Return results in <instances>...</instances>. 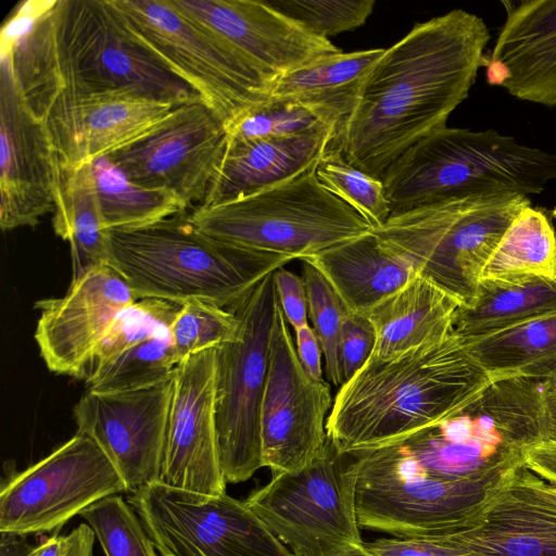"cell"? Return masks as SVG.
I'll return each mask as SVG.
<instances>
[{"mask_svg": "<svg viewBox=\"0 0 556 556\" xmlns=\"http://www.w3.org/2000/svg\"><path fill=\"white\" fill-rule=\"evenodd\" d=\"M489 40L484 21L462 9L416 24L372 66L329 148L381 179L403 152L446 126L484 65Z\"/></svg>", "mask_w": 556, "mask_h": 556, "instance_id": "cell-1", "label": "cell"}, {"mask_svg": "<svg viewBox=\"0 0 556 556\" xmlns=\"http://www.w3.org/2000/svg\"><path fill=\"white\" fill-rule=\"evenodd\" d=\"M0 60L22 94L73 87L173 103L201 99L129 33L110 0L21 2L2 25Z\"/></svg>", "mask_w": 556, "mask_h": 556, "instance_id": "cell-2", "label": "cell"}, {"mask_svg": "<svg viewBox=\"0 0 556 556\" xmlns=\"http://www.w3.org/2000/svg\"><path fill=\"white\" fill-rule=\"evenodd\" d=\"M492 379L453 332L395 358L370 356L339 388L327 435L350 455L403 441L458 413Z\"/></svg>", "mask_w": 556, "mask_h": 556, "instance_id": "cell-3", "label": "cell"}, {"mask_svg": "<svg viewBox=\"0 0 556 556\" xmlns=\"http://www.w3.org/2000/svg\"><path fill=\"white\" fill-rule=\"evenodd\" d=\"M291 261L214 239L185 212L142 228L108 231V263L138 300L229 308Z\"/></svg>", "mask_w": 556, "mask_h": 556, "instance_id": "cell-4", "label": "cell"}, {"mask_svg": "<svg viewBox=\"0 0 556 556\" xmlns=\"http://www.w3.org/2000/svg\"><path fill=\"white\" fill-rule=\"evenodd\" d=\"M556 179V154L495 130L443 127L386 169L392 214L483 195L538 194Z\"/></svg>", "mask_w": 556, "mask_h": 556, "instance_id": "cell-5", "label": "cell"}, {"mask_svg": "<svg viewBox=\"0 0 556 556\" xmlns=\"http://www.w3.org/2000/svg\"><path fill=\"white\" fill-rule=\"evenodd\" d=\"M189 218L214 239L301 261L371 229L321 185L315 167L250 195L201 204Z\"/></svg>", "mask_w": 556, "mask_h": 556, "instance_id": "cell-6", "label": "cell"}, {"mask_svg": "<svg viewBox=\"0 0 556 556\" xmlns=\"http://www.w3.org/2000/svg\"><path fill=\"white\" fill-rule=\"evenodd\" d=\"M129 33L225 122L269 100L275 79L168 0H110Z\"/></svg>", "mask_w": 556, "mask_h": 556, "instance_id": "cell-7", "label": "cell"}, {"mask_svg": "<svg viewBox=\"0 0 556 556\" xmlns=\"http://www.w3.org/2000/svg\"><path fill=\"white\" fill-rule=\"evenodd\" d=\"M277 305L271 273L228 308L237 330L216 348V425L226 482L245 481L263 467L260 419Z\"/></svg>", "mask_w": 556, "mask_h": 556, "instance_id": "cell-8", "label": "cell"}, {"mask_svg": "<svg viewBox=\"0 0 556 556\" xmlns=\"http://www.w3.org/2000/svg\"><path fill=\"white\" fill-rule=\"evenodd\" d=\"M357 462L328 438L295 471L274 473L247 506L295 556H337L363 544L356 514Z\"/></svg>", "mask_w": 556, "mask_h": 556, "instance_id": "cell-9", "label": "cell"}, {"mask_svg": "<svg viewBox=\"0 0 556 556\" xmlns=\"http://www.w3.org/2000/svg\"><path fill=\"white\" fill-rule=\"evenodd\" d=\"M160 556H295L247 506L229 495H207L160 482L131 493Z\"/></svg>", "mask_w": 556, "mask_h": 556, "instance_id": "cell-10", "label": "cell"}, {"mask_svg": "<svg viewBox=\"0 0 556 556\" xmlns=\"http://www.w3.org/2000/svg\"><path fill=\"white\" fill-rule=\"evenodd\" d=\"M125 491L124 481L100 446L77 432L2 484L0 532L56 531L96 502Z\"/></svg>", "mask_w": 556, "mask_h": 556, "instance_id": "cell-11", "label": "cell"}, {"mask_svg": "<svg viewBox=\"0 0 556 556\" xmlns=\"http://www.w3.org/2000/svg\"><path fill=\"white\" fill-rule=\"evenodd\" d=\"M519 465L517 455L454 480L357 479L358 525L393 538L432 536L470 528L505 477Z\"/></svg>", "mask_w": 556, "mask_h": 556, "instance_id": "cell-12", "label": "cell"}, {"mask_svg": "<svg viewBox=\"0 0 556 556\" xmlns=\"http://www.w3.org/2000/svg\"><path fill=\"white\" fill-rule=\"evenodd\" d=\"M42 122L62 166L109 155L140 139L182 103L131 91L56 87L22 94Z\"/></svg>", "mask_w": 556, "mask_h": 556, "instance_id": "cell-13", "label": "cell"}, {"mask_svg": "<svg viewBox=\"0 0 556 556\" xmlns=\"http://www.w3.org/2000/svg\"><path fill=\"white\" fill-rule=\"evenodd\" d=\"M227 147L226 124L202 99L178 105L157 127L106 155L132 181L201 205Z\"/></svg>", "mask_w": 556, "mask_h": 556, "instance_id": "cell-14", "label": "cell"}, {"mask_svg": "<svg viewBox=\"0 0 556 556\" xmlns=\"http://www.w3.org/2000/svg\"><path fill=\"white\" fill-rule=\"evenodd\" d=\"M332 403L329 383L304 370L278 303L261 407L263 467L279 473L309 464L328 440L326 424Z\"/></svg>", "mask_w": 556, "mask_h": 556, "instance_id": "cell-15", "label": "cell"}, {"mask_svg": "<svg viewBox=\"0 0 556 556\" xmlns=\"http://www.w3.org/2000/svg\"><path fill=\"white\" fill-rule=\"evenodd\" d=\"M173 379L121 393L87 390L74 406L77 432L100 446L130 493L159 482Z\"/></svg>", "mask_w": 556, "mask_h": 556, "instance_id": "cell-16", "label": "cell"}, {"mask_svg": "<svg viewBox=\"0 0 556 556\" xmlns=\"http://www.w3.org/2000/svg\"><path fill=\"white\" fill-rule=\"evenodd\" d=\"M216 348L176 367L159 482L207 494L226 493L215 407Z\"/></svg>", "mask_w": 556, "mask_h": 556, "instance_id": "cell-17", "label": "cell"}, {"mask_svg": "<svg viewBox=\"0 0 556 556\" xmlns=\"http://www.w3.org/2000/svg\"><path fill=\"white\" fill-rule=\"evenodd\" d=\"M0 227H34L54 212L60 161L42 122L0 61Z\"/></svg>", "mask_w": 556, "mask_h": 556, "instance_id": "cell-18", "label": "cell"}, {"mask_svg": "<svg viewBox=\"0 0 556 556\" xmlns=\"http://www.w3.org/2000/svg\"><path fill=\"white\" fill-rule=\"evenodd\" d=\"M137 300L126 280L103 263L72 280L63 296L37 301L35 340L49 370L84 379L94 348Z\"/></svg>", "mask_w": 556, "mask_h": 556, "instance_id": "cell-19", "label": "cell"}, {"mask_svg": "<svg viewBox=\"0 0 556 556\" xmlns=\"http://www.w3.org/2000/svg\"><path fill=\"white\" fill-rule=\"evenodd\" d=\"M180 13L226 41L268 77L340 52L266 0H168Z\"/></svg>", "mask_w": 556, "mask_h": 556, "instance_id": "cell-20", "label": "cell"}, {"mask_svg": "<svg viewBox=\"0 0 556 556\" xmlns=\"http://www.w3.org/2000/svg\"><path fill=\"white\" fill-rule=\"evenodd\" d=\"M502 4L505 22L483 65L488 83L519 100L556 106V0Z\"/></svg>", "mask_w": 556, "mask_h": 556, "instance_id": "cell-21", "label": "cell"}, {"mask_svg": "<svg viewBox=\"0 0 556 556\" xmlns=\"http://www.w3.org/2000/svg\"><path fill=\"white\" fill-rule=\"evenodd\" d=\"M529 205V197L522 194L469 198L418 274L459 306H470L501 239Z\"/></svg>", "mask_w": 556, "mask_h": 556, "instance_id": "cell-22", "label": "cell"}, {"mask_svg": "<svg viewBox=\"0 0 556 556\" xmlns=\"http://www.w3.org/2000/svg\"><path fill=\"white\" fill-rule=\"evenodd\" d=\"M337 125L277 139L227 141L205 201L212 204L250 195L315 167L336 135Z\"/></svg>", "mask_w": 556, "mask_h": 556, "instance_id": "cell-23", "label": "cell"}, {"mask_svg": "<svg viewBox=\"0 0 556 556\" xmlns=\"http://www.w3.org/2000/svg\"><path fill=\"white\" fill-rule=\"evenodd\" d=\"M505 479L472 527L440 535L460 556H556V511L516 497Z\"/></svg>", "mask_w": 556, "mask_h": 556, "instance_id": "cell-24", "label": "cell"}, {"mask_svg": "<svg viewBox=\"0 0 556 556\" xmlns=\"http://www.w3.org/2000/svg\"><path fill=\"white\" fill-rule=\"evenodd\" d=\"M330 282L350 312H368L418 273L372 230L306 260Z\"/></svg>", "mask_w": 556, "mask_h": 556, "instance_id": "cell-25", "label": "cell"}, {"mask_svg": "<svg viewBox=\"0 0 556 556\" xmlns=\"http://www.w3.org/2000/svg\"><path fill=\"white\" fill-rule=\"evenodd\" d=\"M459 304L421 275L365 314L376 330L371 357L390 359L442 342Z\"/></svg>", "mask_w": 556, "mask_h": 556, "instance_id": "cell-26", "label": "cell"}, {"mask_svg": "<svg viewBox=\"0 0 556 556\" xmlns=\"http://www.w3.org/2000/svg\"><path fill=\"white\" fill-rule=\"evenodd\" d=\"M386 49L337 52L278 76L269 100L291 101L338 126L353 111L361 86Z\"/></svg>", "mask_w": 556, "mask_h": 556, "instance_id": "cell-27", "label": "cell"}, {"mask_svg": "<svg viewBox=\"0 0 556 556\" xmlns=\"http://www.w3.org/2000/svg\"><path fill=\"white\" fill-rule=\"evenodd\" d=\"M553 314L556 276L482 278L473 303L457 307L452 332L462 340L475 339Z\"/></svg>", "mask_w": 556, "mask_h": 556, "instance_id": "cell-28", "label": "cell"}, {"mask_svg": "<svg viewBox=\"0 0 556 556\" xmlns=\"http://www.w3.org/2000/svg\"><path fill=\"white\" fill-rule=\"evenodd\" d=\"M518 448L556 440V381L495 378L468 404Z\"/></svg>", "mask_w": 556, "mask_h": 556, "instance_id": "cell-29", "label": "cell"}, {"mask_svg": "<svg viewBox=\"0 0 556 556\" xmlns=\"http://www.w3.org/2000/svg\"><path fill=\"white\" fill-rule=\"evenodd\" d=\"M52 226L54 232L70 243L72 280L108 263V230L102 223L91 162L72 166L60 164Z\"/></svg>", "mask_w": 556, "mask_h": 556, "instance_id": "cell-30", "label": "cell"}, {"mask_svg": "<svg viewBox=\"0 0 556 556\" xmlns=\"http://www.w3.org/2000/svg\"><path fill=\"white\" fill-rule=\"evenodd\" d=\"M462 342L493 379L527 377L556 381V314Z\"/></svg>", "mask_w": 556, "mask_h": 556, "instance_id": "cell-31", "label": "cell"}, {"mask_svg": "<svg viewBox=\"0 0 556 556\" xmlns=\"http://www.w3.org/2000/svg\"><path fill=\"white\" fill-rule=\"evenodd\" d=\"M91 170L108 231L142 228L187 208L174 192L132 181L106 155L93 160Z\"/></svg>", "mask_w": 556, "mask_h": 556, "instance_id": "cell-32", "label": "cell"}, {"mask_svg": "<svg viewBox=\"0 0 556 556\" xmlns=\"http://www.w3.org/2000/svg\"><path fill=\"white\" fill-rule=\"evenodd\" d=\"M556 276V232L548 216L531 205L513 220L489 260L482 278ZM481 278V279H482Z\"/></svg>", "mask_w": 556, "mask_h": 556, "instance_id": "cell-33", "label": "cell"}, {"mask_svg": "<svg viewBox=\"0 0 556 556\" xmlns=\"http://www.w3.org/2000/svg\"><path fill=\"white\" fill-rule=\"evenodd\" d=\"M178 364L170 329H164L123 352L86 383L96 393L147 389L170 380Z\"/></svg>", "mask_w": 556, "mask_h": 556, "instance_id": "cell-34", "label": "cell"}, {"mask_svg": "<svg viewBox=\"0 0 556 556\" xmlns=\"http://www.w3.org/2000/svg\"><path fill=\"white\" fill-rule=\"evenodd\" d=\"M181 305L156 299H140L124 308L94 348L85 372L87 381L129 348L170 326Z\"/></svg>", "mask_w": 556, "mask_h": 556, "instance_id": "cell-35", "label": "cell"}, {"mask_svg": "<svg viewBox=\"0 0 556 556\" xmlns=\"http://www.w3.org/2000/svg\"><path fill=\"white\" fill-rule=\"evenodd\" d=\"M315 174L324 187L354 208L371 228L389 219L392 207L382 180L349 164L338 150L328 148L315 165Z\"/></svg>", "mask_w": 556, "mask_h": 556, "instance_id": "cell-36", "label": "cell"}, {"mask_svg": "<svg viewBox=\"0 0 556 556\" xmlns=\"http://www.w3.org/2000/svg\"><path fill=\"white\" fill-rule=\"evenodd\" d=\"M80 516L93 529L106 556H157L138 514L122 496L104 497Z\"/></svg>", "mask_w": 556, "mask_h": 556, "instance_id": "cell-37", "label": "cell"}, {"mask_svg": "<svg viewBox=\"0 0 556 556\" xmlns=\"http://www.w3.org/2000/svg\"><path fill=\"white\" fill-rule=\"evenodd\" d=\"M308 319L320 343L328 380L336 387L343 384L339 361V340L343 320L350 312L325 276L311 263L302 261Z\"/></svg>", "mask_w": 556, "mask_h": 556, "instance_id": "cell-38", "label": "cell"}, {"mask_svg": "<svg viewBox=\"0 0 556 556\" xmlns=\"http://www.w3.org/2000/svg\"><path fill=\"white\" fill-rule=\"evenodd\" d=\"M315 111L291 101L267 102L226 125L227 141L247 142L296 136L328 125Z\"/></svg>", "mask_w": 556, "mask_h": 556, "instance_id": "cell-39", "label": "cell"}, {"mask_svg": "<svg viewBox=\"0 0 556 556\" xmlns=\"http://www.w3.org/2000/svg\"><path fill=\"white\" fill-rule=\"evenodd\" d=\"M237 325L236 316L228 308L202 301L182 304L170 326L172 341L179 363L190 355L231 340Z\"/></svg>", "mask_w": 556, "mask_h": 556, "instance_id": "cell-40", "label": "cell"}, {"mask_svg": "<svg viewBox=\"0 0 556 556\" xmlns=\"http://www.w3.org/2000/svg\"><path fill=\"white\" fill-rule=\"evenodd\" d=\"M317 37L328 39L361 27L374 10L372 0H266Z\"/></svg>", "mask_w": 556, "mask_h": 556, "instance_id": "cell-41", "label": "cell"}, {"mask_svg": "<svg viewBox=\"0 0 556 556\" xmlns=\"http://www.w3.org/2000/svg\"><path fill=\"white\" fill-rule=\"evenodd\" d=\"M376 346V330L366 314L349 312L339 340V361L343 384L366 364Z\"/></svg>", "mask_w": 556, "mask_h": 556, "instance_id": "cell-42", "label": "cell"}, {"mask_svg": "<svg viewBox=\"0 0 556 556\" xmlns=\"http://www.w3.org/2000/svg\"><path fill=\"white\" fill-rule=\"evenodd\" d=\"M274 280L287 323L294 331L308 326L307 293L302 276L283 266L274 271Z\"/></svg>", "mask_w": 556, "mask_h": 556, "instance_id": "cell-43", "label": "cell"}, {"mask_svg": "<svg viewBox=\"0 0 556 556\" xmlns=\"http://www.w3.org/2000/svg\"><path fill=\"white\" fill-rule=\"evenodd\" d=\"M505 488L529 504L556 511V483L538 477L522 465L507 475Z\"/></svg>", "mask_w": 556, "mask_h": 556, "instance_id": "cell-44", "label": "cell"}, {"mask_svg": "<svg viewBox=\"0 0 556 556\" xmlns=\"http://www.w3.org/2000/svg\"><path fill=\"white\" fill-rule=\"evenodd\" d=\"M96 534L87 523H80L67 535H53L33 548L28 556H90Z\"/></svg>", "mask_w": 556, "mask_h": 556, "instance_id": "cell-45", "label": "cell"}, {"mask_svg": "<svg viewBox=\"0 0 556 556\" xmlns=\"http://www.w3.org/2000/svg\"><path fill=\"white\" fill-rule=\"evenodd\" d=\"M523 467L538 477L556 483V440L536 442L520 447Z\"/></svg>", "mask_w": 556, "mask_h": 556, "instance_id": "cell-46", "label": "cell"}, {"mask_svg": "<svg viewBox=\"0 0 556 556\" xmlns=\"http://www.w3.org/2000/svg\"><path fill=\"white\" fill-rule=\"evenodd\" d=\"M295 333V350L306 374L315 380H324L323 350L312 327L305 326Z\"/></svg>", "mask_w": 556, "mask_h": 556, "instance_id": "cell-47", "label": "cell"}, {"mask_svg": "<svg viewBox=\"0 0 556 556\" xmlns=\"http://www.w3.org/2000/svg\"><path fill=\"white\" fill-rule=\"evenodd\" d=\"M1 556H28L33 551L23 535L1 532Z\"/></svg>", "mask_w": 556, "mask_h": 556, "instance_id": "cell-48", "label": "cell"}, {"mask_svg": "<svg viewBox=\"0 0 556 556\" xmlns=\"http://www.w3.org/2000/svg\"><path fill=\"white\" fill-rule=\"evenodd\" d=\"M337 556H375L363 544L353 545Z\"/></svg>", "mask_w": 556, "mask_h": 556, "instance_id": "cell-49", "label": "cell"}, {"mask_svg": "<svg viewBox=\"0 0 556 556\" xmlns=\"http://www.w3.org/2000/svg\"><path fill=\"white\" fill-rule=\"evenodd\" d=\"M90 556H93V555H90Z\"/></svg>", "mask_w": 556, "mask_h": 556, "instance_id": "cell-50", "label": "cell"}]
</instances>
